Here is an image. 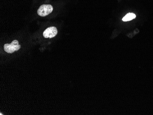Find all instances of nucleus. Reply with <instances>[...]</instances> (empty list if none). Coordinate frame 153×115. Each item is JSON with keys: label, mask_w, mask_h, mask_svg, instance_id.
<instances>
[{"label": "nucleus", "mask_w": 153, "mask_h": 115, "mask_svg": "<svg viewBox=\"0 0 153 115\" xmlns=\"http://www.w3.org/2000/svg\"><path fill=\"white\" fill-rule=\"evenodd\" d=\"M20 48L21 45H19L17 40H13L11 44H6L4 45V50L8 53H13L14 51L19 50Z\"/></svg>", "instance_id": "1"}, {"label": "nucleus", "mask_w": 153, "mask_h": 115, "mask_svg": "<svg viewBox=\"0 0 153 115\" xmlns=\"http://www.w3.org/2000/svg\"><path fill=\"white\" fill-rule=\"evenodd\" d=\"M53 11V7L50 4L41 5L37 11L38 14L41 17H45L49 15Z\"/></svg>", "instance_id": "2"}, {"label": "nucleus", "mask_w": 153, "mask_h": 115, "mask_svg": "<svg viewBox=\"0 0 153 115\" xmlns=\"http://www.w3.org/2000/svg\"><path fill=\"white\" fill-rule=\"evenodd\" d=\"M58 31L56 27L52 26L49 27L44 31L43 36L45 38H52L57 35Z\"/></svg>", "instance_id": "3"}, {"label": "nucleus", "mask_w": 153, "mask_h": 115, "mask_svg": "<svg viewBox=\"0 0 153 115\" xmlns=\"http://www.w3.org/2000/svg\"><path fill=\"white\" fill-rule=\"evenodd\" d=\"M136 18V15L134 13H129L125 16L123 19V20L125 22L126 21H128Z\"/></svg>", "instance_id": "4"}]
</instances>
